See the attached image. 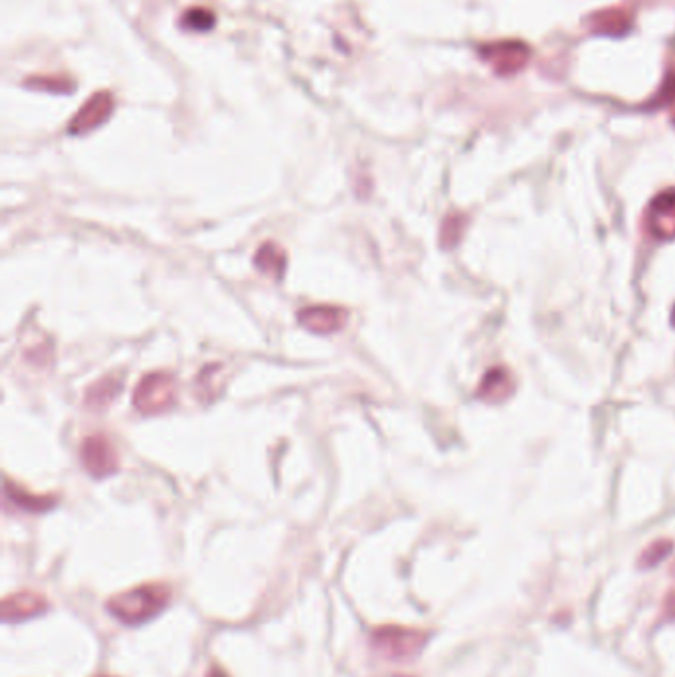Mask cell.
Wrapping results in <instances>:
<instances>
[{
  "mask_svg": "<svg viewBox=\"0 0 675 677\" xmlns=\"http://www.w3.org/2000/svg\"><path fill=\"white\" fill-rule=\"evenodd\" d=\"M428 640L430 634L426 630L406 626H383L373 632L371 646L385 660L406 662L420 656Z\"/></svg>",
  "mask_w": 675,
  "mask_h": 677,
  "instance_id": "cell-2",
  "label": "cell"
},
{
  "mask_svg": "<svg viewBox=\"0 0 675 677\" xmlns=\"http://www.w3.org/2000/svg\"><path fill=\"white\" fill-rule=\"evenodd\" d=\"M80 458L86 472L97 480L113 476L119 470V456L113 444L101 434H94L84 440L80 448Z\"/></svg>",
  "mask_w": 675,
  "mask_h": 677,
  "instance_id": "cell-4",
  "label": "cell"
},
{
  "mask_svg": "<svg viewBox=\"0 0 675 677\" xmlns=\"http://www.w3.org/2000/svg\"><path fill=\"white\" fill-rule=\"evenodd\" d=\"M303 329L315 335H333L347 327L349 311L339 305H309L297 313Z\"/></svg>",
  "mask_w": 675,
  "mask_h": 677,
  "instance_id": "cell-5",
  "label": "cell"
},
{
  "mask_svg": "<svg viewBox=\"0 0 675 677\" xmlns=\"http://www.w3.org/2000/svg\"><path fill=\"white\" fill-rule=\"evenodd\" d=\"M50 608L48 600L40 592L22 590L2 600V620L4 622H24L44 614Z\"/></svg>",
  "mask_w": 675,
  "mask_h": 677,
  "instance_id": "cell-6",
  "label": "cell"
},
{
  "mask_svg": "<svg viewBox=\"0 0 675 677\" xmlns=\"http://www.w3.org/2000/svg\"><path fill=\"white\" fill-rule=\"evenodd\" d=\"M254 264L262 274H268L276 280H282L284 274H286V268H288V256L276 242H266L256 252Z\"/></svg>",
  "mask_w": 675,
  "mask_h": 677,
  "instance_id": "cell-9",
  "label": "cell"
},
{
  "mask_svg": "<svg viewBox=\"0 0 675 677\" xmlns=\"http://www.w3.org/2000/svg\"><path fill=\"white\" fill-rule=\"evenodd\" d=\"M218 379H220V365H208L200 371L196 379V390L204 402H212L220 394L222 383Z\"/></svg>",
  "mask_w": 675,
  "mask_h": 677,
  "instance_id": "cell-11",
  "label": "cell"
},
{
  "mask_svg": "<svg viewBox=\"0 0 675 677\" xmlns=\"http://www.w3.org/2000/svg\"><path fill=\"white\" fill-rule=\"evenodd\" d=\"M4 493H6L8 501H12L18 509H22L26 513H44V511L56 507V503H58L56 495H34V493H28L22 487L10 484V482L4 484Z\"/></svg>",
  "mask_w": 675,
  "mask_h": 677,
  "instance_id": "cell-8",
  "label": "cell"
},
{
  "mask_svg": "<svg viewBox=\"0 0 675 677\" xmlns=\"http://www.w3.org/2000/svg\"><path fill=\"white\" fill-rule=\"evenodd\" d=\"M173 598V590L167 584H141L127 592H121L107 602V610L119 622L127 626H139L159 616Z\"/></svg>",
  "mask_w": 675,
  "mask_h": 677,
  "instance_id": "cell-1",
  "label": "cell"
},
{
  "mask_svg": "<svg viewBox=\"0 0 675 677\" xmlns=\"http://www.w3.org/2000/svg\"><path fill=\"white\" fill-rule=\"evenodd\" d=\"M121 387H123L121 377L107 375L99 379L96 385H92L86 392V406L92 410L107 408L115 400V396L121 392Z\"/></svg>",
  "mask_w": 675,
  "mask_h": 677,
  "instance_id": "cell-10",
  "label": "cell"
},
{
  "mask_svg": "<svg viewBox=\"0 0 675 677\" xmlns=\"http://www.w3.org/2000/svg\"><path fill=\"white\" fill-rule=\"evenodd\" d=\"M206 677H230V674L224 670V668H220V666H210V670H208V674H206Z\"/></svg>",
  "mask_w": 675,
  "mask_h": 677,
  "instance_id": "cell-15",
  "label": "cell"
},
{
  "mask_svg": "<svg viewBox=\"0 0 675 677\" xmlns=\"http://www.w3.org/2000/svg\"><path fill=\"white\" fill-rule=\"evenodd\" d=\"M672 551V543L670 541H660V543H654L652 547H648L642 557H640V567L644 569H652L656 567L658 563H662Z\"/></svg>",
  "mask_w": 675,
  "mask_h": 677,
  "instance_id": "cell-13",
  "label": "cell"
},
{
  "mask_svg": "<svg viewBox=\"0 0 675 677\" xmlns=\"http://www.w3.org/2000/svg\"><path fill=\"white\" fill-rule=\"evenodd\" d=\"M177 400V383L171 373H149L133 392V406L147 416L163 414Z\"/></svg>",
  "mask_w": 675,
  "mask_h": 677,
  "instance_id": "cell-3",
  "label": "cell"
},
{
  "mask_svg": "<svg viewBox=\"0 0 675 677\" xmlns=\"http://www.w3.org/2000/svg\"><path fill=\"white\" fill-rule=\"evenodd\" d=\"M664 618L675 620V590H670L664 598Z\"/></svg>",
  "mask_w": 675,
  "mask_h": 677,
  "instance_id": "cell-14",
  "label": "cell"
},
{
  "mask_svg": "<svg viewBox=\"0 0 675 677\" xmlns=\"http://www.w3.org/2000/svg\"><path fill=\"white\" fill-rule=\"evenodd\" d=\"M216 18L210 10L206 8H191L185 12L183 20H181V26L187 28V30H193V32H206L214 26Z\"/></svg>",
  "mask_w": 675,
  "mask_h": 677,
  "instance_id": "cell-12",
  "label": "cell"
},
{
  "mask_svg": "<svg viewBox=\"0 0 675 677\" xmlns=\"http://www.w3.org/2000/svg\"><path fill=\"white\" fill-rule=\"evenodd\" d=\"M113 111V97L107 92H99L76 113V117L70 121V133L72 135H86L94 131L99 125H103Z\"/></svg>",
  "mask_w": 675,
  "mask_h": 677,
  "instance_id": "cell-7",
  "label": "cell"
}]
</instances>
